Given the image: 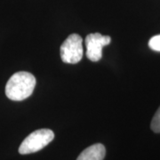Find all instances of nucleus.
I'll return each instance as SVG.
<instances>
[{
    "mask_svg": "<svg viewBox=\"0 0 160 160\" xmlns=\"http://www.w3.org/2000/svg\"><path fill=\"white\" fill-rule=\"evenodd\" d=\"M36 78L33 75L26 71L13 74L6 86V94L12 101L21 102L29 98L34 91Z\"/></svg>",
    "mask_w": 160,
    "mask_h": 160,
    "instance_id": "nucleus-1",
    "label": "nucleus"
},
{
    "mask_svg": "<svg viewBox=\"0 0 160 160\" xmlns=\"http://www.w3.org/2000/svg\"><path fill=\"white\" fill-rule=\"evenodd\" d=\"M54 138L53 132L50 129H39L32 132L24 139L19 147V153L22 155L31 154L44 149Z\"/></svg>",
    "mask_w": 160,
    "mask_h": 160,
    "instance_id": "nucleus-2",
    "label": "nucleus"
},
{
    "mask_svg": "<svg viewBox=\"0 0 160 160\" xmlns=\"http://www.w3.org/2000/svg\"><path fill=\"white\" fill-rule=\"evenodd\" d=\"M83 53V38L78 34L69 35L61 46V58L65 63L79 62Z\"/></svg>",
    "mask_w": 160,
    "mask_h": 160,
    "instance_id": "nucleus-3",
    "label": "nucleus"
},
{
    "mask_svg": "<svg viewBox=\"0 0 160 160\" xmlns=\"http://www.w3.org/2000/svg\"><path fill=\"white\" fill-rule=\"evenodd\" d=\"M86 57L92 62H98L102 57V48L111 42L109 36H102L101 33H92L86 36Z\"/></svg>",
    "mask_w": 160,
    "mask_h": 160,
    "instance_id": "nucleus-4",
    "label": "nucleus"
},
{
    "mask_svg": "<svg viewBox=\"0 0 160 160\" xmlns=\"http://www.w3.org/2000/svg\"><path fill=\"white\" fill-rule=\"evenodd\" d=\"M106 155L104 145L96 143L84 149L78 157L77 160H103Z\"/></svg>",
    "mask_w": 160,
    "mask_h": 160,
    "instance_id": "nucleus-5",
    "label": "nucleus"
},
{
    "mask_svg": "<svg viewBox=\"0 0 160 160\" xmlns=\"http://www.w3.org/2000/svg\"><path fill=\"white\" fill-rule=\"evenodd\" d=\"M150 128L156 133H160V107L157 110L152 118Z\"/></svg>",
    "mask_w": 160,
    "mask_h": 160,
    "instance_id": "nucleus-6",
    "label": "nucleus"
},
{
    "mask_svg": "<svg viewBox=\"0 0 160 160\" xmlns=\"http://www.w3.org/2000/svg\"><path fill=\"white\" fill-rule=\"evenodd\" d=\"M149 46L153 51L160 52V35H157L149 39Z\"/></svg>",
    "mask_w": 160,
    "mask_h": 160,
    "instance_id": "nucleus-7",
    "label": "nucleus"
}]
</instances>
